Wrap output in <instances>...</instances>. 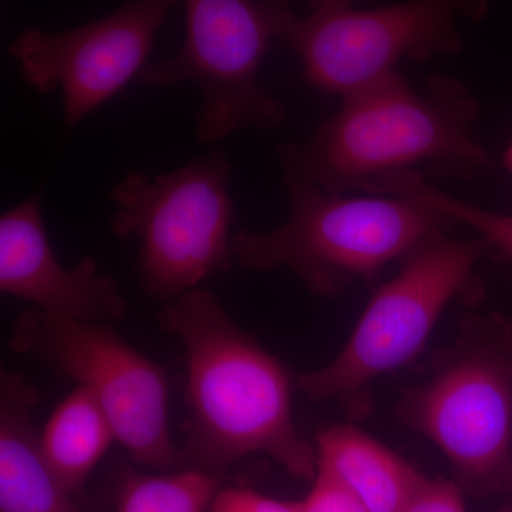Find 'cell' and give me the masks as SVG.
Instances as JSON below:
<instances>
[{"label":"cell","mask_w":512,"mask_h":512,"mask_svg":"<svg viewBox=\"0 0 512 512\" xmlns=\"http://www.w3.org/2000/svg\"><path fill=\"white\" fill-rule=\"evenodd\" d=\"M158 320L185 353L190 414L181 457L211 471L266 454L291 476L313 480L318 450L296 429L285 366L200 288L168 301Z\"/></svg>","instance_id":"obj_1"},{"label":"cell","mask_w":512,"mask_h":512,"mask_svg":"<svg viewBox=\"0 0 512 512\" xmlns=\"http://www.w3.org/2000/svg\"><path fill=\"white\" fill-rule=\"evenodd\" d=\"M478 114L460 80L431 77L419 92L394 70L342 96L336 116L305 143L279 147V158L285 178L329 194L362 191L377 177L419 167L474 180L493 168L471 128Z\"/></svg>","instance_id":"obj_2"},{"label":"cell","mask_w":512,"mask_h":512,"mask_svg":"<svg viewBox=\"0 0 512 512\" xmlns=\"http://www.w3.org/2000/svg\"><path fill=\"white\" fill-rule=\"evenodd\" d=\"M289 217L272 231L232 235L235 264L251 271L289 269L322 298L373 284L424 239L454 222L407 198L345 197L285 178Z\"/></svg>","instance_id":"obj_3"},{"label":"cell","mask_w":512,"mask_h":512,"mask_svg":"<svg viewBox=\"0 0 512 512\" xmlns=\"http://www.w3.org/2000/svg\"><path fill=\"white\" fill-rule=\"evenodd\" d=\"M447 232L424 239L402 259L396 276L373 293L339 355L296 379L299 392L313 402L338 403L352 419L365 416L372 384L420 355L451 302L480 295L477 265L487 245Z\"/></svg>","instance_id":"obj_4"},{"label":"cell","mask_w":512,"mask_h":512,"mask_svg":"<svg viewBox=\"0 0 512 512\" xmlns=\"http://www.w3.org/2000/svg\"><path fill=\"white\" fill-rule=\"evenodd\" d=\"M231 181L227 154L214 148L170 173L128 171L111 188V229L140 244L137 271L151 298L173 301L232 271Z\"/></svg>","instance_id":"obj_5"},{"label":"cell","mask_w":512,"mask_h":512,"mask_svg":"<svg viewBox=\"0 0 512 512\" xmlns=\"http://www.w3.org/2000/svg\"><path fill=\"white\" fill-rule=\"evenodd\" d=\"M295 19L289 0H185L183 46L168 59L148 63L136 83H194L200 92L195 136L202 144L282 126L285 104L259 83L258 72Z\"/></svg>","instance_id":"obj_6"},{"label":"cell","mask_w":512,"mask_h":512,"mask_svg":"<svg viewBox=\"0 0 512 512\" xmlns=\"http://www.w3.org/2000/svg\"><path fill=\"white\" fill-rule=\"evenodd\" d=\"M396 414L473 485L497 483L512 461V343L495 320L470 315L434 357L430 376L404 390Z\"/></svg>","instance_id":"obj_7"},{"label":"cell","mask_w":512,"mask_h":512,"mask_svg":"<svg viewBox=\"0 0 512 512\" xmlns=\"http://www.w3.org/2000/svg\"><path fill=\"white\" fill-rule=\"evenodd\" d=\"M309 6L284 43L301 60L306 83L345 96L394 72L400 60L460 53L458 23L483 18L488 0H409L376 9H357L353 0H309Z\"/></svg>","instance_id":"obj_8"},{"label":"cell","mask_w":512,"mask_h":512,"mask_svg":"<svg viewBox=\"0 0 512 512\" xmlns=\"http://www.w3.org/2000/svg\"><path fill=\"white\" fill-rule=\"evenodd\" d=\"M10 346L74 380L96 397L116 439L146 466L168 470L183 460L171 439L163 369L121 339L109 323L83 322L30 306L13 326Z\"/></svg>","instance_id":"obj_9"},{"label":"cell","mask_w":512,"mask_h":512,"mask_svg":"<svg viewBox=\"0 0 512 512\" xmlns=\"http://www.w3.org/2000/svg\"><path fill=\"white\" fill-rule=\"evenodd\" d=\"M181 0H128L63 32L28 29L9 46L25 82L40 94L60 90L66 130L113 99L147 66L158 33Z\"/></svg>","instance_id":"obj_10"},{"label":"cell","mask_w":512,"mask_h":512,"mask_svg":"<svg viewBox=\"0 0 512 512\" xmlns=\"http://www.w3.org/2000/svg\"><path fill=\"white\" fill-rule=\"evenodd\" d=\"M0 289L33 308L83 320L109 323L126 315L119 285L101 274L96 259L60 264L46 234L42 190L0 218Z\"/></svg>","instance_id":"obj_11"},{"label":"cell","mask_w":512,"mask_h":512,"mask_svg":"<svg viewBox=\"0 0 512 512\" xmlns=\"http://www.w3.org/2000/svg\"><path fill=\"white\" fill-rule=\"evenodd\" d=\"M37 393L22 376L0 377V512H80L55 477L33 423Z\"/></svg>","instance_id":"obj_12"},{"label":"cell","mask_w":512,"mask_h":512,"mask_svg":"<svg viewBox=\"0 0 512 512\" xmlns=\"http://www.w3.org/2000/svg\"><path fill=\"white\" fill-rule=\"evenodd\" d=\"M319 466L338 477L369 512H403L423 474L353 424L320 431Z\"/></svg>","instance_id":"obj_13"},{"label":"cell","mask_w":512,"mask_h":512,"mask_svg":"<svg viewBox=\"0 0 512 512\" xmlns=\"http://www.w3.org/2000/svg\"><path fill=\"white\" fill-rule=\"evenodd\" d=\"M113 441L117 439L109 417L80 386L56 407L39 434L47 467L72 494L83 487Z\"/></svg>","instance_id":"obj_14"},{"label":"cell","mask_w":512,"mask_h":512,"mask_svg":"<svg viewBox=\"0 0 512 512\" xmlns=\"http://www.w3.org/2000/svg\"><path fill=\"white\" fill-rule=\"evenodd\" d=\"M370 194L392 195L419 202L440 212L454 225H466L483 239L488 251L493 249L512 262V215L484 210L477 205L447 194L430 184L419 171H399L376 178L367 185Z\"/></svg>","instance_id":"obj_15"},{"label":"cell","mask_w":512,"mask_h":512,"mask_svg":"<svg viewBox=\"0 0 512 512\" xmlns=\"http://www.w3.org/2000/svg\"><path fill=\"white\" fill-rule=\"evenodd\" d=\"M218 485V478L201 468L131 477L121 490L117 512H208Z\"/></svg>","instance_id":"obj_16"},{"label":"cell","mask_w":512,"mask_h":512,"mask_svg":"<svg viewBox=\"0 0 512 512\" xmlns=\"http://www.w3.org/2000/svg\"><path fill=\"white\" fill-rule=\"evenodd\" d=\"M301 504L302 512H369L338 477L322 466L313 478L311 493Z\"/></svg>","instance_id":"obj_17"},{"label":"cell","mask_w":512,"mask_h":512,"mask_svg":"<svg viewBox=\"0 0 512 512\" xmlns=\"http://www.w3.org/2000/svg\"><path fill=\"white\" fill-rule=\"evenodd\" d=\"M403 512H466V505L453 481L424 477Z\"/></svg>","instance_id":"obj_18"},{"label":"cell","mask_w":512,"mask_h":512,"mask_svg":"<svg viewBox=\"0 0 512 512\" xmlns=\"http://www.w3.org/2000/svg\"><path fill=\"white\" fill-rule=\"evenodd\" d=\"M208 512H302V504L275 500L247 487H229L218 491Z\"/></svg>","instance_id":"obj_19"},{"label":"cell","mask_w":512,"mask_h":512,"mask_svg":"<svg viewBox=\"0 0 512 512\" xmlns=\"http://www.w3.org/2000/svg\"><path fill=\"white\" fill-rule=\"evenodd\" d=\"M503 160L505 167H507V170L512 174V140L510 144H508L507 150H505Z\"/></svg>","instance_id":"obj_20"}]
</instances>
